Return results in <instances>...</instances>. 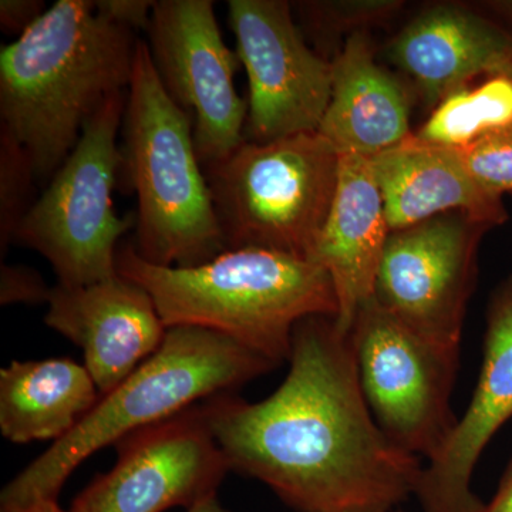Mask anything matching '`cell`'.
Here are the masks:
<instances>
[{
	"label": "cell",
	"mask_w": 512,
	"mask_h": 512,
	"mask_svg": "<svg viewBox=\"0 0 512 512\" xmlns=\"http://www.w3.org/2000/svg\"><path fill=\"white\" fill-rule=\"evenodd\" d=\"M288 362L261 402L225 393L201 403L231 471L296 512H393L416 494L424 464L376 423L350 333L332 316L303 319Z\"/></svg>",
	"instance_id": "obj_1"
},
{
	"label": "cell",
	"mask_w": 512,
	"mask_h": 512,
	"mask_svg": "<svg viewBox=\"0 0 512 512\" xmlns=\"http://www.w3.org/2000/svg\"><path fill=\"white\" fill-rule=\"evenodd\" d=\"M138 37L92 0H57L0 49V130L47 185L107 97L130 86Z\"/></svg>",
	"instance_id": "obj_2"
},
{
	"label": "cell",
	"mask_w": 512,
	"mask_h": 512,
	"mask_svg": "<svg viewBox=\"0 0 512 512\" xmlns=\"http://www.w3.org/2000/svg\"><path fill=\"white\" fill-rule=\"evenodd\" d=\"M117 272L150 293L165 328L221 333L278 366L289 359L301 320L338 315L326 271L268 249H227L204 264L171 268L144 261L126 244L117 252Z\"/></svg>",
	"instance_id": "obj_3"
},
{
	"label": "cell",
	"mask_w": 512,
	"mask_h": 512,
	"mask_svg": "<svg viewBox=\"0 0 512 512\" xmlns=\"http://www.w3.org/2000/svg\"><path fill=\"white\" fill-rule=\"evenodd\" d=\"M275 367L221 333L194 326L167 329L163 345L150 359L101 396L79 426L5 485L0 510L57 500L74 470L101 448L116 446L128 434L211 397L235 393Z\"/></svg>",
	"instance_id": "obj_4"
},
{
	"label": "cell",
	"mask_w": 512,
	"mask_h": 512,
	"mask_svg": "<svg viewBox=\"0 0 512 512\" xmlns=\"http://www.w3.org/2000/svg\"><path fill=\"white\" fill-rule=\"evenodd\" d=\"M121 174L137 195V254L158 266L191 268L227 251L194 141V120L158 79L138 39L123 120Z\"/></svg>",
	"instance_id": "obj_5"
},
{
	"label": "cell",
	"mask_w": 512,
	"mask_h": 512,
	"mask_svg": "<svg viewBox=\"0 0 512 512\" xmlns=\"http://www.w3.org/2000/svg\"><path fill=\"white\" fill-rule=\"evenodd\" d=\"M340 156L318 131L245 140L204 167L227 249L258 248L309 259L325 227Z\"/></svg>",
	"instance_id": "obj_6"
},
{
	"label": "cell",
	"mask_w": 512,
	"mask_h": 512,
	"mask_svg": "<svg viewBox=\"0 0 512 512\" xmlns=\"http://www.w3.org/2000/svg\"><path fill=\"white\" fill-rule=\"evenodd\" d=\"M127 92L111 94L90 117L79 143L16 231L13 242L42 255L57 284L67 288L119 275L120 238L136 227V214L120 217L113 204L124 161L117 137Z\"/></svg>",
	"instance_id": "obj_7"
},
{
	"label": "cell",
	"mask_w": 512,
	"mask_h": 512,
	"mask_svg": "<svg viewBox=\"0 0 512 512\" xmlns=\"http://www.w3.org/2000/svg\"><path fill=\"white\" fill-rule=\"evenodd\" d=\"M357 375L370 412L394 446L431 460L458 417L451 409L460 350L443 348L369 299L350 329Z\"/></svg>",
	"instance_id": "obj_8"
},
{
	"label": "cell",
	"mask_w": 512,
	"mask_h": 512,
	"mask_svg": "<svg viewBox=\"0 0 512 512\" xmlns=\"http://www.w3.org/2000/svg\"><path fill=\"white\" fill-rule=\"evenodd\" d=\"M490 229L463 212H450L390 232L373 299L417 335L460 350L478 247Z\"/></svg>",
	"instance_id": "obj_9"
},
{
	"label": "cell",
	"mask_w": 512,
	"mask_h": 512,
	"mask_svg": "<svg viewBox=\"0 0 512 512\" xmlns=\"http://www.w3.org/2000/svg\"><path fill=\"white\" fill-rule=\"evenodd\" d=\"M148 52L165 92L194 120L202 168L237 150L248 103L235 89L239 57L224 42L211 0H158L147 29Z\"/></svg>",
	"instance_id": "obj_10"
},
{
	"label": "cell",
	"mask_w": 512,
	"mask_h": 512,
	"mask_svg": "<svg viewBox=\"0 0 512 512\" xmlns=\"http://www.w3.org/2000/svg\"><path fill=\"white\" fill-rule=\"evenodd\" d=\"M229 25L249 80L248 141L318 131L332 96L333 64L312 49L285 0H229Z\"/></svg>",
	"instance_id": "obj_11"
},
{
	"label": "cell",
	"mask_w": 512,
	"mask_h": 512,
	"mask_svg": "<svg viewBox=\"0 0 512 512\" xmlns=\"http://www.w3.org/2000/svg\"><path fill=\"white\" fill-rule=\"evenodd\" d=\"M116 464L74 498L72 512L185 510L217 495L231 471L202 404L116 444Z\"/></svg>",
	"instance_id": "obj_12"
},
{
	"label": "cell",
	"mask_w": 512,
	"mask_h": 512,
	"mask_svg": "<svg viewBox=\"0 0 512 512\" xmlns=\"http://www.w3.org/2000/svg\"><path fill=\"white\" fill-rule=\"evenodd\" d=\"M45 323L83 350L101 396L150 359L167 333L150 293L120 274L92 285L53 286Z\"/></svg>",
	"instance_id": "obj_13"
},
{
	"label": "cell",
	"mask_w": 512,
	"mask_h": 512,
	"mask_svg": "<svg viewBox=\"0 0 512 512\" xmlns=\"http://www.w3.org/2000/svg\"><path fill=\"white\" fill-rule=\"evenodd\" d=\"M512 417V279L487 316L484 362L466 413L439 453L424 464L416 497L423 512H483L471 478L484 448Z\"/></svg>",
	"instance_id": "obj_14"
},
{
	"label": "cell",
	"mask_w": 512,
	"mask_h": 512,
	"mask_svg": "<svg viewBox=\"0 0 512 512\" xmlns=\"http://www.w3.org/2000/svg\"><path fill=\"white\" fill-rule=\"evenodd\" d=\"M389 55L431 111L477 77H512L511 33L463 6L424 10L394 37Z\"/></svg>",
	"instance_id": "obj_15"
},
{
	"label": "cell",
	"mask_w": 512,
	"mask_h": 512,
	"mask_svg": "<svg viewBox=\"0 0 512 512\" xmlns=\"http://www.w3.org/2000/svg\"><path fill=\"white\" fill-rule=\"evenodd\" d=\"M390 232L370 158L340 156L335 197L311 261L332 281L342 332L350 333L357 312L373 298Z\"/></svg>",
	"instance_id": "obj_16"
},
{
	"label": "cell",
	"mask_w": 512,
	"mask_h": 512,
	"mask_svg": "<svg viewBox=\"0 0 512 512\" xmlns=\"http://www.w3.org/2000/svg\"><path fill=\"white\" fill-rule=\"evenodd\" d=\"M370 165L392 232L450 212H463L491 228L508 220L503 198L471 177L456 148L437 146L412 133L370 158Z\"/></svg>",
	"instance_id": "obj_17"
},
{
	"label": "cell",
	"mask_w": 512,
	"mask_h": 512,
	"mask_svg": "<svg viewBox=\"0 0 512 512\" xmlns=\"http://www.w3.org/2000/svg\"><path fill=\"white\" fill-rule=\"evenodd\" d=\"M332 64V96L318 133L339 156L372 158L412 134L406 87L376 62L366 33L346 37Z\"/></svg>",
	"instance_id": "obj_18"
},
{
	"label": "cell",
	"mask_w": 512,
	"mask_h": 512,
	"mask_svg": "<svg viewBox=\"0 0 512 512\" xmlns=\"http://www.w3.org/2000/svg\"><path fill=\"white\" fill-rule=\"evenodd\" d=\"M100 397L89 370L72 359L15 360L0 370V433L15 444L56 443Z\"/></svg>",
	"instance_id": "obj_19"
},
{
	"label": "cell",
	"mask_w": 512,
	"mask_h": 512,
	"mask_svg": "<svg viewBox=\"0 0 512 512\" xmlns=\"http://www.w3.org/2000/svg\"><path fill=\"white\" fill-rule=\"evenodd\" d=\"M511 123L512 77L495 76L441 100L416 134L437 146L463 148Z\"/></svg>",
	"instance_id": "obj_20"
},
{
	"label": "cell",
	"mask_w": 512,
	"mask_h": 512,
	"mask_svg": "<svg viewBox=\"0 0 512 512\" xmlns=\"http://www.w3.org/2000/svg\"><path fill=\"white\" fill-rule=\"evenodd\" d=\"M301 32L311 36L318 50L343 36L366 33V29L384 25L392 20L404 3L399 0H309L293 3Z\"/></svg>",
	"instance_id": "obj_21"
},
{
	"label": "cell",
	"mask_w": 512,
	"mask_h": 512,
	"mask_svg": "<svg viewBox=\"0 0 512 512\" xmlns=\"http://www.w3.org/2000/svg\"><path fill=\"white\" fill-rule=\"evenodd\" d=\"M28 154L18 141L0 130V251L15 241L16 231L32 205L37 187Z\"/></svg>",
	"instance_id": "obj_22"
},
{
	"label": "cell",
	"mask_w": 512,
	"mask_h": 512,
	"mask_svg": "<svg viewBox=\"0 0 512 512\" xmlns=\"http://www.w3.org/2000/svg\"><path fill=\"white\" fill-rule=\"evenodd\" d=\"M456 151L484 190L500 198L512 192V123Z\"/></svg>",
	"instance_id": "obj_23"
},
{
	"label": "cell",
	"mask_w": 512,
	"mask_h": 512,
	"mask_svg": "<svg viewBox=\"0 0 512 512\" xmlns=\"http://www.w3.org/2000/svg\"><path fill=\"white\" fill-rule=\"evenodd\" d=\"M52 289L43 276L25 265H2L0 269V305H39L49 302Z\"/></svg>",
	"instance_id": "obj_24"
},
{
	"label": "cell",
	"mask_w": 512,
	"mask_h": 512,
	"mask_svg": "<svg viewBox=\"0 0 512 512\" xmlns=\"http://www.w3.org/2000/svg\"><path fill=\"white\" fill-rule=\"evenodd\" d=\"M97 12L104 18L137 32L148 29L156 2L151 0H97Z\"/></svg>",
	"instance_id": "obj_25"
},
{
	"label": "cell",
	"mask_w": 512,
	"mask_h": 512,
	"mask_svg": "<svg viewBox=\"0 0 512 512\" xmlns=\"http://www.w3.org/2000/svg\"><path fill=\"white\" fill-rule=\"evenodd\" d=\"M46 10L43 0H2L0 28L8 35L19 37L32 28Z\"/></svg>",
	"instance_id": "obj_26"
},
{
	"label": "cell",
	"mask_w": 512,
	"mask_h": 512,
	"mask_svg": "<svg viewBox=\"0 0 512 512\" xmlns=\"http://www.w3.org/2000/svg\"><path fill=\"white\" fill-rule=\"evenodd\" d=\"M483 512H512V461L505 471L497 494L491 503L485 504Z\"/></svg>",
	"instance_id": "obj_27"
},
{
	"label": "cell",
	"mask_w": 512,
	"mask_h": 512,
	"mask_svg": "<svg viewBox=\"0 0 512 512\" xmlns=\"http://www.w3.org/2000/svg\"><path fill=\"white\" fill-rule=\"evenodd\" d=\"M0 512H72L63 510L57 500H42L36 503L22 505V507L2 508Z\"/></svg>",
	"instance_id": "obj_28"
},
{
	"label": "cell",
	"mask_w": 512,
	"mask_h": 512,
	"mask_svg": "<svg viewBox=\"0 0 512 512\" xmlns=\"http://www.w3.org/2000/svg\"><path fill=\"white\" fill-rule=\"evenodd\" d=\"M184 512H232L225 508L224 505L221 504V501L218 500V495H214V497L208 498V500L202 501V503L195 505V507L190 508V510H185Z\"/></svg>",
	"instance_id": "obj_29"
}]
</instances>
